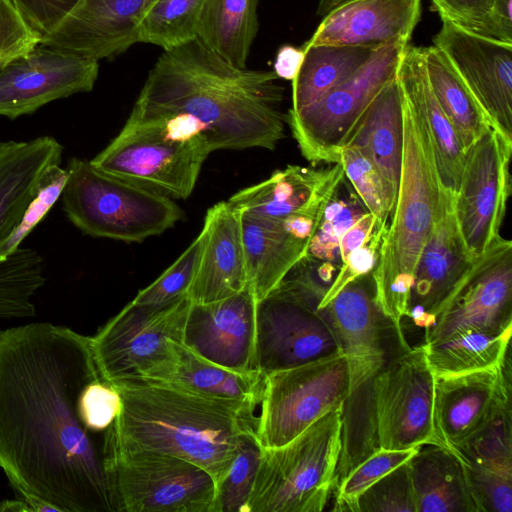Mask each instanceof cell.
I'll return each mask as SVG.
<instances>
[{"label": "cell", "mask_w": 512, "mask_h": 512, "mask_svg": "<svg viewBox=\"0 0 512 512\" xmlns=\"http://www.w3.org/2000/svg\"><path fill=\"white\" fill-rule=\"evenodd\" d=\"M98 376L90 337L47 322L0 331V467L40 512H113L104 442L79 413Z\"/></svg>", "instance_id": "obj_1"}, {"label": "cell", "mask_w": 512, "mask_h": 512, "mask_svg": "<svg viewBox=\"0 0 512 512\" xmlns=\"http://www.w3.org/2000/svg\"><path fill=\"white\" fill-rule=\"evenodd\" d=\"M273 71L237 68L198 38L158 58L129 116L181 114L201 128L211 152L274 150L285 137L284 88Z\"/></svg>", "instance_id": "obj_2"}, {"label": "cell", "mask_w": 512, "mask_h": 512, "mask_svg": "<svg viewBox=\"0 0 512 512\" xmlns=\"http://www.w3.org/2000/svg\"><path fill=\"white\" fill-rule=\"evenodd\" d=\"M121 410L105 433L106 448L166 453L202 467L216 486L242 440L255 433L256 408L202 397L143 379L110 382Z\"/></svg>", "instance_id": "obj_3"}, {"label": "cell", "mask_w": 512, "mask_h": 512, "mask_svg": "<svg viewBox=\"0 0 512 512\" xmlns=\"http://www.w3.org/2000/svg\"><path fill=\"white\" fill-rule=\"evenodd\" d=\"M402 90V88H401ZM401 174L392 220L372 271L376 301L393 324L402 348V328L410 305L419 257L442 211L446 188L438 174L427 127L402 90Z\"/></svg>", "instance_id": "obj_4"}, {"label": "cell", "mask_w": 512, "mask_h": 512, "mask_svg": "<svg viewBox=\"0 0 512 512\" xmlns=\"http://www.w3.org/2000/svg\"><path fill=\"white\" fill-rule=\"evenodd\" d=\"M342 408L324 414L289 442L262 448L248 512H320L336 489Z\"/></svg>", "instance_id": "obj_5"}, {"label": "cell", "mask_w": 512, "mask_h": 512, "mask_svg": "<svg viewBox=\"0 0 512 512\" xmlns=\"http://www.w3.org/2000/svg\"><path fill=\"white\" fill-rule=\"evenodd\" d=\"M63 210L83 233L124 242H142L172 228L183 217L172 198L105 173L90 161H68Z\"/></svg>", "instance_id": "obj_6"}, {"label": "cell", "mask_w": 512, "mask_h": 512, "mask_svg": "<svg viewBox=\"0 0 512 512\" xmlns=\"http://www.w3.org/2000/svg\"><path fill=\"white\" fill-rule=\"evenodd\" d=\"M63 146L51 136L0 141V242L20 223L43 171L61 163ZM43 259L31 248H17L0 259V318L31 317V297L45 282Z\"/></svg>", "instance_id": "obj_7"}, {"label": "cell", "mask_w": 512, "mask_h": 512, "mask_svg": "<svg viewBox=\"0 0 512 512\" xmlns=\"http://www.w3.org/2000/svg\"><path fill=\"white\" fill-rule=\"evenodd\" d=\"M104 455L113 512H213L216 484L202 467L150 450Z\"/></svg>", "instance_id": "obj_8"}, {"label": "cell", "mask_w": 512, "mask_h": 512, "mask_svg": "<svg viewBox=\"0 0 512 512\" xmlns=\"http://www.w3.org/2000/svg\"><path fill=\"white\" fill-rule=\"evenodd\" d=\"M408 44L393 43L376 49L344 82L302 110L288 111L286 123L306 160L339 164L340 150L355 132L369 105L397 76Z\"/></svg>", "instance_id": "obj_9"}, {"label": "cell", "mask_w": 512, "mask_h": 512, "mask_svg": "<svg viewBox=\"0 0 512 512\" xmlns=\"http://www.w3.org/2000/svg\"><path fill=\"white\" fill-rule=\"evenodd\" d=\"M349 391L343 352L265 374L255 429L259 444L273 448L289 442L324 414L343 407Z\"/></svg>", "instance_id": "obj_10"}, {"label": "cell", "mask_w": 512, "mask_h": 512, "mask_svg": "<svg viewBox=\"0 0 512 512\" xmlns=\"http://www.w3.org/2000/svg\"><path fill=\"white\" fill-rule=\"evenodd\" d=\"M320 299L284 278L256 305V369L263 375L342 352Z\"/></svg>", "instance_id": "obj_11"}, {"label": "cell", "mask_w": 512, "mask_h": 512, "mask_svg": "<svg viewBox=\"0 0 512 512\" xmlns=\"http://www.w3.org/2000/svg\"><path fill=\"white\" fill-rule=\"evenodd\" d=\"M210 153L203 143L173 140L156 125L127 120L90 162L105 173L172 199H186Z\"/></svg>", "instance_id": "obj_12"}, {"label": "cell", "mask_w": 512, "mask_h": 512, "mask_svg": "<svg viewBox=\"0 0 512 512\" xmlns=\"http://www.w3.org/2000/svg\"><path fill=\"white\" fill-rule=\"evenodd\" d=\"M434 387L425 343L388 359L372 381L378 448L446 447L435 426Z\"/></svg>", "instance_id": "obj_13"}, {"label": "cell", "mask_w": 512, "mask_h": 512, "mask_svg": "<svg viewBox=\"0 0 512 512\" xmlns=\"http://www.w3.org/2000/svg\"><path fill=\"white\" fill-rule=\"evenodd\" d=\"M191 301L162 306L130 301L91 338L97 369L107 382L138 378L169 353L168 341L183 342Z\"/></svg>", "instance_id": "obj_14"}, {"label": "cell", "mask_w": 512, "mask_h": 512, "mask_svg": "<svg viewBox=\"0 0 512 512\" xmlns=\"http://www.w3.org/2000/svg\"><path fill=\"white\" fill-rule=\"evenodd\" d=\"M511 155L512 140L492 127L466 150L454 209L465 244L476 257L501 236L511 193Z\"/></svg>", "instance_id": "obj_15"}, {"label": "cell", "mask_w": 512, "mask_h": 512, "mask_svg": "<svg viewBox=\"0 0 512 512\" xmlns=\"http://www.w3.org/2000/svg\"><path fill=\"white\" fill-rule=\"evenodd\" d=\"M470 330H512V242L502 236L476 258L464 284L425 331V343Z\"/></svg>", "instance_id": "obj_16"}, {"label": "cell", "mask_w": 512, "mask_h": 512, "mask_svg": "<svg viewBox=\"0 0 512 512\" xmlns=\"http://www.w3.org/2000/svg\"><path fill=\"white\" fill-rule=\"evenodd\" d=\"M97 60L39 44L0 67V115L32 114L45 104L93 89Z\"/></svg>", "instance_id": "obj_17"}, {"label": "cell", "mask_w": 512, "mask_h": 512, "mask_svg": "<svg viewBox=\"0 0 512 512\" xmlns=\"http://www.w3.org/2000/svg\"><path fill=\"white\" fill-rule=\"evenodd\" d=\"M442 22L434 46L447 56L492 128L512 140V44Z\"/></svg>", "instance_id": "obj_18"}, {"label": "cell", "mask_w": 512, "mask_h": 512, "mask_svg": "<svg viewBox=\"0 0 512 512\" xmlns=\"http://www.w3.org/2000/svg\"><path fill=\"white\" fill-rule=\"evenodd\" d=\"M454 192L446 190L442 211L419 257L406 317L425 331L448 305L475 263L460 232Z\"/></svg>", "instance_id": "obj_19"}, {"label": "cell", "mask_w": 512, "mask_h": 512, "mask_svg": "<svg viewBox=\"0 0 512 512\" xmlns=\"http://www.w3.org/2000/svg\"><path fill=\"white\" fill-rule=\"evenodd\" d=\"M318 310L346 356L350 394L371 382L388 361L387 335L395 328L376 301L372 273L346 285Z\"/></svg>", "instance_id": "obj_20"}, {"label": "cell", "mask_w": 512, "mask_h": 512, "mask_svg": "<svg viewBox=\"0 0 512 512\" xmlns=\"http://www.w3.org/2000/svg\"><path fill=\"white\" fill-rule=\"evenodd\" d=\"M511 392L510 349L496 367L435 378L434 421L444 445L454 450L511 409Z\"/></svg>", "instance_id": "obj_21"}, {"label": "cell", "mask_w": 512, "mask_h": 512, "mask_svg": "<svg viewBox=\"0 0 512 512\" xmlns=\"http://www.w3.org/2000/svg\"><path fill=\"white\" fill-rule=\"evenodd\" d=\"M256 305L257 300L248 286L219 301L191 302L183 343L203 358L230 370L258 371L255 363Z\"/></svg>", "instance_id": "obj_22"}, {"label": "cell", "mask_w": 512, "mask_h": 512, "mask_svg": "<svg viewBox=\"0 0 512 512\" xmlns=\"http://www.w3.org/2000/svg\"><path fill=\"white\" fill-rule=\"evenodd\" d=\"M156 0H80L40 44L94 60L110 59L138 42L143 18Z\"/></svg>", "instance_id": "obj_23"}, {"label": "cell", "mask_w": 512, "mask_h": 512, "mask_svg": "<svg viewBox=\"0 0 512 512\" xmlns=\"http://www.w3.org/2000/svg\"><path fill=\"white\" fill-rule=\"evenodd\" d=\"M345 180L341 164L315 169L288 165L234 195L228 202L248 216L280 221L292 214L322 215Z\"/></svg>", "instance_id": "obj_24"}, {"label": "cell", "mask_w": 512, "mask_h": 512, "mask_svg": "<svg viewBox=\"0 0 512 512\" xmlns=\"http://www.w3.org/2000/svg\"><path fill=\"white\" fill-rule=\"evenodd\" d=\"M420 15V0H350L329 12L304 46L408 44Z\"/></svg>", "instance_id": "obj_25"}, {"label": "cell", "mask_w": 512, "mask_h": 512, "mask_svg": "<svg viewBox=\"0 0 512 512\" xmlns=\"http://www.w3.org/2000/svg\"><path fill=\"white\" fill-rule=\"evenodd\" d=\"M205 241L194 280L188 290L192 303L230 297L248 286L240 213L228 201L208 209Z\"/></svg>", "instance_id": "obj_26"}, {"label": "cell", "mask_w": 512, "mask_h": 512, "mask_svg": "<svg viewBox=\"0 0 512 512\" xmlns=\"http://www.w3.org/2000/svg\"><path fill=\"white\" fill-rule=\"evenodd\" d=\"M168 346V355L135 379L254 408L260 405L264 384L261 372H237L222 367L198 355L182 341L169 339Z\"/></svg>", "instance_id": "obj_27"}, {"label": "cell", "mask_w": 512, "mask_h": 512, "mask_svg": "<svg viewBox=\"0 0 512 512\" xmlns=\"http://www.w3.org/2000/svg\"><path fill=\"white\" fill-rule=\"evenodd\" d=\"M507 409L454 451L478 512H512V421Z\"/></svg>", "instance_id": "obj_28"}, {"label": "cell", "mask_w": 512, "mask_h": 512, "mask_svg": "<svg viewBox=\"0 0 512 512\" xmlns=\"http://www.w3.org/2000/svg\"><path fill=\"white\" fill-rule=\"evenodd\" d=\"M397 78L403 92L427 127L443 186L455 193L459 187L466 150L456 129L433 94L427 79L421 47L410 44L406 46L398 67Z\"/></svg>", "instance_id": "obj_29"}, {"label": "cell", "mask_w": 512, "mask_h": 512, "mask_svg": "<svg viewBox=\"0 0 512 512\" xmlns=\"http://www.w3.org/2000/svg\"><path fill=\"white\" fill-rule=\"evenodd\" d=\"M240 221L247 283L259 301L271 293L306 255L310 242L294 237L281 221L254 218L243 213H240Z\"/></svg>", "instance_id": "obj_30"}, {"label": "cell", "mask_w": 512, "mask_h": 512, "mask_svg": "<svg viewBox=\"0 0 512 512\" xmlns=\"http://www.w3.org/2000/svg\"><path fill=\"white\" fill-rule=\"evenodd\" d=\"M416 512H478L458 454L424 444L408 460Z\"/></svg>", "instance_id": "obj_31"}, {"label": "cell", "mask_w": 512, "mask_h": 512, "mask_svg": "<svg viewBox=\"0 0 512 512\" xmlns=\"http://www.w3.org/2000/svg\"><path fill=\"white\" fill-rule=\"evenodd\" d=\"M348 144L358 147L398 190L403 118L402 90L397 76L373 99Z\"/></svg>", "instance_id": "obj_32"}, {"label": "cell", "mask_w": 512, "mask_h": 512, "mask_svg": "<svg viewBox=\"0 0 512 512\" xmlns=\"http://www.w3.org/2000/svg\"><path fill=\"white\" fill-rule=\"evenodd\" d=\"M259 0H203L197 38L237 68H246L258 30Z\"/></svg>", "instance_id": "obj_33"}, {"label": "cell", "mask_w": 512, "mask_h": 512, "mask_svg": "<svg viewBox=\"0 0 512 512\" xmlns=\"http://www.w3.org/2000/svg\"><path fill=\"white\" fill-rule=\"evenodd\" d=\"M421 49L433 94L467 150L492 127L490 121L443 51L436 46Z\"/></svg>", "instance_id": "obj_34"}, {"label": "cell", "mask_w": 512, "mask_h": 512, "mask_svg": "<svg viewBox=\"0 0 512 512\" xmlns=\"http://www.w3.org/2000/svg\"><path fill=\"white\" fill-rule=\"evenodd\" d=\"M304 60L292 81V107L298 112L314 103L361 68L376 49L359 46L302 47Z\"/></svg>", "instance_id": "obj_35"}, {"label": "cell", "mask_w": 512, "mask_h": 512, "mask_svg": "<svg viewBox=\"0 0 512 512\" xmlns=\"http://www.w3.org/2000/svg\"><path fill=\"white\" fill-rule=\"evenodd\" d=\"M512 330L500 334L465 331L426 344V357L435 378L493 368L510 349Z\"/></svg>", "instance_id": "obj_36"}, {"label": "cell", "mask_w": 512, "mask_h": 512, "mask_svg": "<svg viewBox=\"0 0 512 512\" xmlns=\"http://www.w3.org/2000/svg\"><path fill=\"white\" fill-rule=\"evenodd\" d=\"M202 3L203 0H156L141 22L138 42L168 51L196 39Z\"/></svg>", "instance_id": "obj_37"}, {"label": "cell", "mask_w": 512, "mask_h": 512, "mask_svg": "<svg viewBox=\"0 0 512 512\" xmlns=\"http://www.w3.org/2000/svg\"><path fill=\"white\" fill-rule=\"evenodd\" d=\"M339 164L366 210L376 217L378 224L387 226L396 203L397 188L355 145L348 144L342 147Z\"/></svg>", "instance_id": "obj_38"}, {"label": "cell", "mask_w": 512, "mask_h": 512, "mask_svg": "<svg viewBox=\"0 0 512 512\" xmlns=\"http://www.w3.org/2000/svg\"><path fill=\"white\" fill-rule=\"evenodd\" d=\"M262 455L256 434L247 435L224 478L217 484L213 512H248V501Z\"/></svg>", "instance_id": "obj_39"}, {"label": "cell", "mask_w": 512, "mask_h": 512, "mask_svg": "<svg viewBox=\"0 0 512 512\" xmlns=\"http://www.w3.org/2000/svg\"><path fill=\"white\" fill-rule=\"evenodd\" d=\"M419 447L375 450L337 484L332 510L357 512L359 497L383 476L407 462Z\"/></svg>", "instance_id": "obj_40"}, {"label": "cell", "mask_w": 512, "mask_h": 512, "mask_svg": "<svg viewBox=\"0 0 512 512\" xmlns=\"http://www.w3.org/2000/svg\"><path fill=\"white\" fill-rule=\"evenodd\" d=\"M205 232L202 229L194 241L155 281L140 290L132 300L135 304L162 306L188 296L194 280L203 245Z\"/></svg>", "instance_id": "obj_41"}, {"label": "cell", "mask_w": 512, "mask_h": 512, "mask_svg": "<svg viewBox=\"0 0 512 512\" xmlns=\"http://www.w3.org/2000/svg\"><path fill=\"white\" fill-rule=\"evenodd\" d=\"M69 173L60 164L49 165L42 173L36 193L29 203L20 223L0 242V259L12 254L28 234L42 221L51 207L61 197L67 183Z\"/></svg>", "instance_id": "obj_42"}, {"label": "cell", "mask_w": 512, "mask_h": 512, "mask_svg": "<svg viewBox=\"0 0 512 512\" xmlns=\"http://www.w3.org/2000/svg\"><path fill=\"white\" fill-rule=\"evenodd\" d=\"M351 195L350 199H338L337 192L327 204L316 232L310 240L306 255L319 261L332 262L339 256V239L367 210L363 203Z\"/></svg>", "instance_id": "obj_43"}, {"label": "cell", "mask_w": 512, "mask_h": 512, "mask_svg": "<svg viewBox=\"0 0 512 512\" xmlns=\"http://www.w3.org/2000/svg\"><path fill=\"white\" fill-rule=\"evenodd\" d=\"M357 512H416L408 461L370 486L359 497Z\"/></svg>", "instance_id": "obj_44"}, {"label": "cell", "mask_w": 512, "mask_h": 512, "mask_svg": "<svg viewBox=\"0 0 512 512\" xmlns=\"http://www.w3.org/2000/svg\"><path fill=\"white\" fill-rule=\"evenodd\" d=\"M121 410V398L112 384L98 376L90 380L79 397V413L86 428L104 435Z\"/></svg>", "instance_id": "obj_45"}, {"label": "cell", "mask_w": 512, "mask_h": 512, "mask_svg": "<svg viewBox=\"0 0 512 512\" xmlns=\"http://www.w3.org/2000/svg\"><path fill=\"white\" fill-rule=\"evenodd\" d=\"M442 21L467 32L501 41L492 19L494 0H431Z\"/></svg>", "instance_id": "obj_46"}, {"label": "cell", "mask_w": 512, "mask_h": 512, "mask_svg": "<svg viewBox=\"0 0 512 512\" xmlns=\"http://www.w3.org/2000/svg\"><path fill=\"white\" fill-rule=\"evenodd\" d=\"M41 36L13 0H0V67L40 44Z\"/></svg>", "instance_id": "obj_47"}, {"label": "cell", "mask_w": 512, "mask_h": 512, "mask_svg": "<svg viewBox=\"0 0 512 512\" xmlns=\"http://www.w3.org/2000/svg\"><path fill=\"white\" fill-rule=\"evenodd\" d=\"M386 228L387 226L377 223L368 240L350 253L341 263L335 279L321 300L318 309L325 307L346 285L372 273L378 261Z\"/></svg>", "instance_id": "obj_48"}, {"label": "cell", "mask_w": 512, "mask_h": 512, "mask_svg": "<svg viewBox=\"0 0 512 512\" xmlns=\"http://www.w3.org/2000/svg\"><path fill=\"white\" fill-rule=\"evenodd\" d=\"M41 39L54 32L80 0H13Z\"/></svg>", "instance_id": "obj_49"}, {"label": "cell", "mask_w": 512, "mask_h": 512, "mask_svg": "<svg viewBox=\"0 0 512 512\" xmlns=\"http://www.w3.org/2000/svg\"><path fill=\"white\" fill-rule=\"evenodd\" d=\"M376 224V217L367 211L344 231L339 239V255L341 263L350 253L358 249L368 240L374 231Z\"/></svg>", "instance_id": "obj_50"}, {"label": "cell", "mask_w": 512, "mask_h": 512, "mask_svg": "<svg viewBox=\"0 0 512 512\" xmlns=\"http://www.w3.org/2000/svg\"><path fill=\"white\" fill-rule=\"evenodd\" d=\"M304 49L292 45L279 48L274 61V73L278 78L293 81L297 76L304 60Z\"/></svg>", "instance_id": "obj_51"}, {"label": "cell", "mask_w": 512, "mask_h": 512, "mask_svg": "<svg viewBox=\"0 0 512 512\" xmlns=\"http://www.w3.org/2000/svg\"><path fill=\"white\" fill-rule=\"evenodd\" d=\"M512 0H494L492 19L502 42L512 44Z\"/></svg>", "instance_id": "obj_52"}, {"label": "cell", "mask_w": 512, "mask_h": 512, "mask_svg": "<svg viewBox=\"0 0 512 512\" xmlns=\"http://www.w3.org/2000/svg\"><path fill=\"white\" fill-rule=\"evenodd\" d=\"M0 511L39 512V508L31 501L22 498L20 500H4L0 502Z\"/></svg>", "instance_id": "obj_53"}, {"label": "cell", "mask_w": 512, "mask_h": 512, "mask_svg": "<svg viewBox=\"0 0 512 512\" xmlns=\"http://www.w3.org/2000/svg\"><path fill=\"white\" fill-rule=\"evenodd\" d=\"M350 0H319L317 15L325 17L329 12Z\"/></svg>", "instance_id": "obj_54"}]
</instances>
